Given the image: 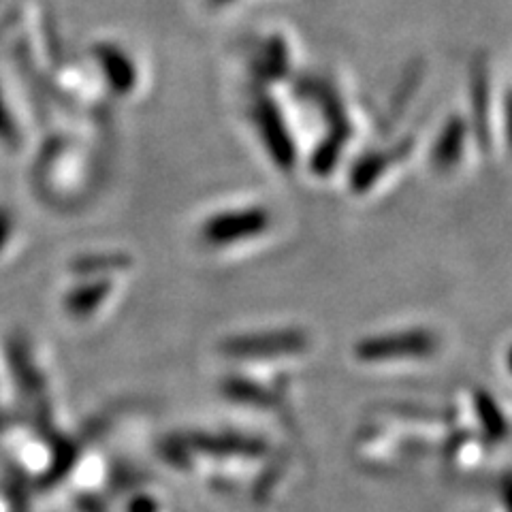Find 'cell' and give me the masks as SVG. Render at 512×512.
Here are the masks:
<instances>
[{
	"mask_svg": "<svg viewBox=\"0 0 512 512\" xmlns=\"http://www.w3.org/2000/svg\"><path fill=\"white\" fill-rule=\"evenodd\" d=\"M271 216L263 207H246V210L220 212L205 224L203 237L212 246H233L261 235L269 229Z\"/></svg>",
	"mask_w": 512,
	"mask_h": 512,
	"instance_id": "obj_1",
	"label": "cell"
},
{
	"mask_svg": "<svg viewBox=\"0 0 512 512\" xmlns=\"http://www.w3.org/2000/svg\"><path fill=\"white\" fill-rule=\"evenodd\" d=\"M436 338L429 331L416 329V331H399L387 333L380 338L365 340L359 348L357 355L365 361H387L393 357H416V355H429L436 348Z\"/></svg>",
	"mask_w": 512,
	"mask_h": 512,
	"instance_id": "obj_2",
	"label": "cell"
},
{
	"mask_svg": "<svg viewBox=\"0 0 512 512\" xmlns=\"http://www.w3.org/2000/svg\"><path fill=\"white\" fill-rule=\"evenodd\" d=\"M256 124H259V131L263 135L265 148L269 150V156L276 160V165L282 169L293 167L295 163V143L291 133H288V126L278 111V107L271 101H259L254 111Z\"/></svg>",
	"mask_w": 512,
	"mask_h": 512,
	"instance_id": "obj_3",
	"label": "cell"
},
{
	"mask_svg": "<svg viewBox=\"0 0 512 512\" xmlns=\"http://www.w3.org/2000/svg\"><path fill=\"white\" fill-rule=\"evenodd\" d=\"M231 355L242 357H267V355H286L306 348V338L299 331H269L252 333L244 338H235L227 346Z\"/></svg>",
	"mask_w": 512,
	"mask_h": 512,
	"instance_id": "obj_4",
	"label": "cell"
},
{
	"mask_svg": "<svg viewBox=\"0 0 512 512\" xmlns=\"http://www.w3.org/2000/svg\"><path fill=\"white\" fill-rule=\"evenodd\" d=\"M463 143H466V124L455 118L446 124V128L436 143V150H434L436 165L442 169L453 167L461 156Z\"/></svg>",
	"mask_w": 512,
	"mask_h": 512,
	"instance_id": "obj_5",
	"label": "cell"
},
{
	"mask_svg": "<svg viewBox=\"0 0 512 512\" xmlns=\"http://www.w3.org/2000/svg\"><path fill=\"white\" fill-rule=\"evenodd\" d=\"M508 126H510V141H512V99L508 101Z\"/></svg>",
	"mask_w": 512,
	"mask_h": 512,
	"instance_id": "obj_6",
	"label": "cell"
},
{
	"mask_svg": "<svg viewBox=\"0 0 512 512\" xmlns=\"http://www.w3.org/2000/svg\"><path fill=\"white\" fill-rule=\"evenodd\" d=\"M510 363H512V359H510Z\"/></svg>",
	"mask_w": 512,
	"mask_h": 512,
	"instance_id": "obj_7",
	"label": "cell"
}]
</instances>
